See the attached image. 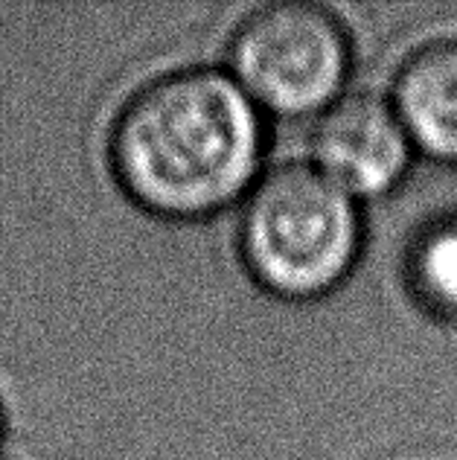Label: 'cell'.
Masks as SVG:
<instances>
[{"label":"cell","instance_id":"1","mask_svg":"<svg viewBox=\"0 0 457 460\" xmlns=\"http://www.w3.org/2000/svg\"><path fill=\"white\" fill-rule=\"evenodd\" d=\"M266 114L219 67H178L119 105L108 161L119 190L166 222H204L254 190Z\"/></svg>","mask_w":457,"mask_h":460},{"label":"cell","instance_id":"2","mask_svg":"<svg viewBox=\"0 0 457 460\" xmlns=\"http://www.w3.org/2000/svg\"><path fill=\"white\" fill-rule=\"evenodd\" d=\"M362 201L312 161H283L259 175L239 213V257L250 280L292 304L344 286L362 257Z\"/></svg>","mask_w":457,"mask_h":460},{"label":"cell","instance_id":"3","mask_svg":"<svg viewBox=\"0 0 457 460\" xmlns=\"http://www.w3.org/2000/svg\"><path fill=\"white\" fill-rule=\"evenodd\" d=\"M353 41L332 9L277 0L254 9L227 44V74L262 114L321 117L347 93Z\"/></svg>","mask_w":457,"mask_h":460},{"label":"cell","instance_id":"4","mask_svg":"<svg viewBox=\"0 0 457 460\" xmlns=\"http://www.w3.org/2000/svg\"><path fill=\"white\" fill-rule=\"evenodd\" d=\"M414 143L388 96L347 91L315 119L309 161L356 201L382 199L411 172Z\"/></svg>","mask_w":457,"mask_h":460},{"label":"cell","instance_id":"5","mask_svg":"<svg viewBox=\"0 0 457 460\" xmlns=\"http://www.w3.org/2000/svg\"><path fill=\"white\" fill-rule=\"evenodd\" d=\"M388 100L417 155L457 164V35L414 47L396 67Z\"/></svg>","mask_w":457,"mask_h":460},{"label":"cell","instance_id":"6","mask_svg":"<svg viewBox=\"0 0 457 460\" xmlns=\"http://www.w3.org/2000/svg\"><path fill=\"white\" fill-rule=\"evenodd\" d=\"M405 277L426 309L457 318V216L428 222L411 239Z\"/></svg>","mask_w":457,"mask_h":460},{"label":"cell","instance_id":"7","mask_svg":"<svg viewBox=\"0 0 457 460\" xmlns=\"http://www.w3.org/2000/svg\"><path fill=\"white\" fill-rule=\"evenodd\" d=\"M0 434H4V420H0Z\"/></svg>","mask_w":457,"mask_h":460},{"label":"cell","instance_id":"8","mask_svg":"<svg viewBox=\"0 0 457 460\" xmlns=\"http://www.w3.org/2000/svg\"><path fill=\"white\" fill-rule=\"evenodd\" d=\"M0 460H6V457H0Z\"/></svg>","mask_w":457,"mask_h":460}]
</instances>
